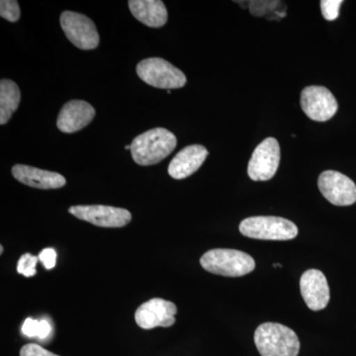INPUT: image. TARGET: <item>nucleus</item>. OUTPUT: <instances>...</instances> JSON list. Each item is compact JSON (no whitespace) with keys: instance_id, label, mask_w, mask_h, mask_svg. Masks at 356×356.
I'll return each mask as SVG.
<instances>
[{"instance_id":"obj_1","label":"nucleus","mask_w":356,"mask_h":356,"mask_svg":"<svg viewBox=\"0 0 356 356\" xmlns=\"http://www.w3.org/2000/svg\"><path fill=\"white\" fill-rule=\"evenodd\" d=\"M177 145V137L163 128L152 129L134 139L131 154L137 165H153L172 153Z\"/></svg>"},{"instance_id":"obj_2","label":"nucleus","mask_w":356,"mask_h":356,"mask_svg":"<svg viewBox=\"0 0 356 356\" xmlns=\"http://www.w3.org/2000/svg\"><path fill=\"white\" fill-rule=\"evenodd\" d=\"M254 343L261 356H297L300 341L296 332L278 323H264L254 332Z\"/></svg>"},{"instance_id":"obj_3","label":"nucleus","mask_w":356,"mask_h":356,"mask_svg":"<svg viewBox=\"0 0 356 356\" xmlns=\"http://www.w3.org/2000/svg\"><path fill=\"white\" fill-rule=\"evenodd\" d=\"M200 264L208 273L227 277H240L254 271V259L241 250L215 248L202 255Z\"/></svg>"},{"instance_id":"obj_4","label":"nucleus","mask_w":356,"mask_h":356,"mask_svg":"<svg viewBox=\"0 0 356 356\" xmlns=\"http://www.w3.org/2000/svg\"><path fill=\"white\" fill-rule=\"evenodd\" d=\"M243 236L255 240L290 241L298 236L294 222L284 218L274 216L250 217L240 225Z\"/></svg>"},{"instance_id":"obj_5","label":"nucleus","mask_w":356,"mask_h":356,"mask_svg":"<svg viewBox=\"0 0 356 356\" xmlns=\"http://www.w3.org/2000/svg\"><path fill=\"white\" fill-rule=\"evenodd\" d=\"M137 74L143 81L156 88H181L186 84V76L175 65L161 58H149L137 65Z\"/></svg>"},{"instance_id":"obj_6","label":"nucleus","mask_w":356,"mask_h":356,"mask_svg":"<svg viewBox=\"0 0 356 356\" xmlns=\"http://www.w3.org/2000/svg\"><path fill=\"white\" fill-rule=\"evenodd\" d=\"M67 38L81 50H93L99 44V34L95 22L83 14L65 11L60 18Z\"/></svg>"},{"instance_id":"obj_7","label":"nucleus","mask_w":356,"mask_h":356,"mask_svg":"<svg viewBox=\"0 0 356 356\" xmlns=\"http://www.w3.org/2000/svg\"><path fill=\"white\" fill-rule=\"evenodd\" d=\"M280 146L274 138H266L255 147L248 166V177L254 181H266L276 175L280 163Z\"/></svg>"},{"instance_id":"obj_8","label":"nucleus","mask_w":356,"mask_h":356,"mask_svg":"<svg viewBox=\"0 0 356 356\" xmlns=\"http://www.w3.org/2000/svg\"><path fill=\"white\" fill-rule=\"evenodd\" d=\"M77 219L102 228H122L132 220V214L123 208L105 205H77L69 209Z\"/></svg>"},{"instance_id":"obj_9","label":"nucleus","mask_w":356,"mask_h":356,"mask_svg":"<svg viewBox=\"0 0 356 356\" xmlns=\"http://www.w3.org/2000/svg\"><path fill=\"white\" fill-rule=\"evenodd\" d=\"M304 113L317 122H325L336 115L339 104L329 89L320 86H307L301 92L300 99Z\"/></svg>"},{"instance_id":"obj_10","label":"nucleus","mask_w":356,"mask_h":356,"mask_svg":"<svg viewBox=\"0 0 356 356\" xmlns=\"http://www.w3.org/2000/svg\"><path fill=\"white\" fill-rule=\"evenodd\" d=\"M321 193L330 203L350 206L356 202V185L350 177L334 170H325L318 179Z\"/></svg>"},{"instance_id":"obj_11","label":"nucleus","mask_w":356,"mask_h":356,"mask_svg":"<svg viewBox=\"0 0 356 356\" xmlns=\"http://www.w3.org/2000/svg\"><path fill=\"white\" fill-rule=\"evenodd\" d=\"M177 308L175 303L161 298H153L142 304L137 309L135 320L144 330L156 327H172L175 323Z\"/></svg>"},{"instance_id":"obj_12","label":"nucleus","mask_w":356,"mask_h":356,"mask_svg":"<svg viewBox=\"0 0 356 356\" xmlns=\"http://www.w3.org/2000/svg\"><path fill=\"white\" fill-rule=\"evenodd\" d=\"M300 290L306 305L312 311H321L330 302V287L327 278L318 269H309L302 274Z\"/></svg>"},{"instance_id":"obj_13","label":"nucleus","mask_w":356,"mask_h":356,"mask_svg":"<svg viewBox=\"0 0 356 356\" xmlns=\"http://www.w3.org/2000/svg\"><path fill=\"white\" fill-rule=\"evenodd\" d=\"M95 116V110L83 100L65 103L58 116L57 127L60 132L72 134L86 127Z\"/></svg>"},{"instance_id":"obj_14","label":"nucleus","mask_w":356,"mask_h":356,"mask_svg":"<svg viewBox=\"0 0 356 356\" xmlns=\"http://www.w3.org/2000/svg\"><path fill=\"white\" fill-rule=\"evenodd\" d=\"M209 152L201 145L185 147L177 153L168 165V175L175 179H184L197 172Z\"/></svg>"},{"instance_id":"obj_15","label":"nucleus","mask_w":356,"mask_h":356,"mask_svg":"<svg viewBox=\"0 0 356 356\" xmlns=\"http://www.w3.org/2000/svg\"><path fill=\"white\" fill-rule=\"evenodd\" d=\"M11 172L14 178L21 184L34 188L58 189L67 184V180L60 173L40 170L30 165H15Z\"/></svg>"},{"instance_id":"obj_16","label":"nucleus","mask_w":356,"mask_h":356,"mask_svg":"<svg viewBox=\"0 0 356 356\" xmlns=\"http://www.w3.org/2000/svg\"><path fill=\"white\" fill-rule=\"evenodd\" d=\"M128 4L134 17L149 27H163L168 21V10L161 0H130Z\"/></svg>"},{"instance_id":"obj_17","label":"nucleus","mask_w":356,"mask_h":356,"mask_svg":"<svg viewBox=\"0 0 356 356\" xmlns=\"http://www.w3.org/2000/svg\"><path fill=\"white\" fill-rule=\"evenodd\" d=\"M20 89L10 79L0 81V124L6 125L19 106Z\"/></svg>"},{"instance_id":"obj_18","label":"nucleus","mask_w":356,"mask_h":356,"mask_svg":"<svg viewBox=\"0 0 356 356\" xmlns=\"http://www.w3.org/2000/svg\"><path fill=\"white\" fill-rule=\"evenodd\" d=\"M280 1H269V0H254L250 1V11L252 15L255 17H262V16L267 15L275 13L276 9L280 7Z\"/></svg>"},{"instance_id":"obj_19","label":"nucleus","mask_w":356,"mask_h":356,"mask_svg":"<svg viewBox=\"0 0 356 356\" xmlns=\"http://www.w3.org/2000/svg\"><path fill=\"white\" fill-rule=\"evenodd\" d=\"M21 15L20 7L16 0H1L0 1V16L9 22H16Z\"/></svg>"},{"instance_id":"obj_20","label":"nucleus","mask_w":356,"mask_h":356,"mask_svg":"<svg viewBox=\"0 0 356 356\" xmlns=\"http://www.w3.org/2000/svg\"><path fill=\"white\" fill-rule=\"evenodd\" d=\"M39 257H34L30 254H23L17 264L18 273L22 274L26 277H32L37 273L36 266Z\"/></svg>"},{"instance_id":"obj_21","label":"nucleus","mask_w":356,"mask_h":356,"mask_svg":"<svg viewBox=\"0 0 356 356\" xmlns=\"http://www.w3.org/2000/svg\"><path fill=\"white\" fill-rule=\"evenodd\" d=\"M343 1L341 0H323L321 1V9L325 20L334 21L339 16V8Z\"/></svg>"},{"instance_id":"obj_22","label":"nucleus","mask_w":356,"mask_h":356,"mask_svg":"<svg viewBox=\"0 0 356 356\" xmlns=\"http://www.w3.org/2000/svg\"><path fill=\"white\" fill-rule=\"evenodd\" d=\"M20 356H60L44 350L41 346L35 343L26 344L20 350Z\"/></svg>"},{"instance_id":"obj_23","label":"nucleus","mask_w":356,"mask_h":356,"mask_svg":"<svg viewBox=\"0 0 356 356\" xmlns=\"http://www.w3.org/2000/svg\"><path fill=\"white\" fill-rule=\"evenodd\" d=\"M39 261L44 264L46 269L54 268L57 262V252L53 248H44L40 252Z\"/></svg>"},{"instance_id":"obj_24","label":"nucleus","mask_w":356,"mask_h":356,"mask_svg":"<svg viewBox=\"0 0 356 356\" xmlns=\"http://www.w3.org/2000/svg\"><path fill=\"white\" fill-rule=\"evenodd\" d=\"M40 321L33 320L31 318H26L22 325V334L28 337H38Z\"/></svg>"},{"instance_id":"obj_25","label":"nucleus","mask_w":356,"mask_h":356,"mask_svg":"<svg viewBox=\"0 0 356 356\" xmlns=\"http://www.w3.org/2000/svg\"><path fill=\"white\" fill-rule=\"evenodd\" d=\"M51 332V325L49 324V322L44 320L40 321L38 337H37L41 339H46V337L50 336Z\"/></svg>"},{"instance_id":"obj_26","label":"nucleus","mask_w":356,"mask_h":356,"mask_svg":"<svg viewBox=\"0 0 356 356\" xmlns=\"http://www.w3.org/2000/svg\"><path fill=\"white\" fill-rule=\"evenodd\" d=\"M126 149H131V145H127V146H125Z\"/></svg>"},{"instance_id":"obj_27","label":"nucleus","mask_w":356,"mask_h":356,"mask_svg":"<svg viewBox=\"0 0 356 356\" xmlns=\"http://www.w3.org/2000/svg\"><path fill=\"white\" fill-rule=\"evenodd\" d=\"M2 252H3V247L1 245V248H0V254H2Z\"/></svg>"}]
</instances>
